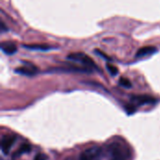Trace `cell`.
I'll return each mask as SVG.
<instances>
[{
	"label": "cell",
	"mask_w": 160,
	"mask_h": 160,
	"mask_svg": "<svg viewBox=\"0 0 160 160\" xmlns=\"http://www.w3.org/2000/svg\"><path fill=\"white\" fill-rule=\"evenodd\" d=\"M158 49L154 46H145L142 47L141 49L138 50L137 53H136V58H141V57H144L150 54H153L155 52H157Z\"/></svg>",
	"instance_id": "obj_8"
},
{
	"label": "cell",
	"mask_w": 160,
	"mask_h": 160,
	"mask_svg": "<svg viewBox=\"0 0 160 160\" xmlns=\"http://www.w3.org/2000/svg\"><path fill=\"white\" fill-rule=\"evenodd\" d=\"M102 149L98 146H93L84 150L79 157V160H101Z\"/></svg>",
	"instance_id": "obj_3"
},
{
	"label": "cell",
	"mask_w": 160,
	"mask_h": 160,
	"mask_svg": "<svg viewBox=\"0 0 160 160\" xmlns=\"http://www.w3.org/2000/svg\"><path fill=\"white\" fill-rule=\"evenodd\" d=\"M130 100L134 106H142L146 104H155L157 103V99L153 97L147 95H138V96H131Z\"/></svg>",
	"instance_id": "obj_5"
},
{
	"label": "cell",
	"mask_w": 160,
	"mask_h": 160,
	"mask_svg": "<svg viewBox=\"0 0 160 160\" xmlns=\"http://www.w3.org/2000/svg\"><path fill=\"white\" fill-rule=\"evenodd\" d=\"M31 151V145H29V144H27V143H25V144H22L21 147H20V149L15 153V155H14V158H19L20 156H22V155H23V154H25V153H28V152H30Z\"/></svg>",
	"instance_id": "obj_10"
},
{
	"label": "cell",
	"mask_w": 160,
	"mask_h": 160,
	"mask_svg": "<svg viewBox=\"0 0 160 160\" xmlns=\"http://www.w3.org/2000/svg\"><path fill=\"white\" fill-rule=\"evenodd\" d=\"M16 142V137L13 135H6L1 141V150L4 155H8L12 148L14 142Z\"/></svg>",
	"instance_id": "obj_6"
},
{
	"label": "cell",
	"mask_w": 160,
	"mask_h": 160,
	"mask_svg": "<svg viewBox=\"0 0 160 160\" xmlns=\"http://www.w3.org/2000/svg\"><path fill=\"white\" fill-rule=\"evenodd\" d=\"M15 72L23 76H35L38 72V68L29 62H22V66L15 69Z\"/></svg>",
	"instance_id": "obj_4"
},
{
	"label": "cell",
	"mask_w": 160,
	"mask_h": 160,
	"mask_svg": "<svg viewBox=\"0 0 160 160\" xmlns=\"http://www.w3.org/2000/svg\"><path fill=\"white\" fill-rule=\"evenodd\" d=\"M107 149L111 160H125L128 157V151L119 142H112Z\"/></svg>",
	"instance_id": "obj_2"
},
{
	"label": "cell",
	"mask_w": 160,
	"mask_h": 160,
	"mask_svg": "<svg viewBox=\"0 0 160 160\" xmlns=\"http://www.w3.org/2000/svg\"><path fill=\"white\" fill-rule=\"evenodd\" d=\"M23 47L28 49V50L42 51V52H46V51H49V50L52 49V47H51V46H49L47 44H26Z\"/></svg>",
	"instance_id": "obj_9"
},
{
	"label": "cell",
	"mask_w": 160,
	"mask_h": 160,
	"mask_svg": "<svg viewBox=\"0 0 160 160\" xmlns=\"http://www.w3.org/2000/svg\"><path fill=\"white\" fill-rule=\"evenodd\" d=\"M46 159V157L42 154H38V156H36L35 159L34 160H45Z\"/></svg>",
	"instance_id": "obj_13"
},
{
	"label": "cell",
	"mask_w": 160,
	"mask_h": 160,
	"mask_svg": "<svg viewBox=\"0 0 160 160\" xmlns=\"http://www.w3.org/2000/svg\"><path fill=\"white\" fill-rule=\"evenodd\" d=\"M67 59L72 62L80 63L81 65H82V67L89 69L91 72L93 70H98V66L95 64V62L83 52H72L67 56Z\"/></svg>",
	"instance_id": "obj_1"
},
{
	"label": "cell",
	"mask_w": 160,
	"mask_h": 160,
	"mask_svg": "<svg viewBox=\"0 0 160 160\" xmlns=\"http://www.w3.org/2000/svg\"><path fill=\"white\" fill-rule=\"evenodd\" d=\"M107 69H108V71L110 72V74L111 75H112V76H115V75H117V73H118V69H117V68L115 67V66H113V65H111V64H107Z\"/></svg>",
	"instance_id": "obj_11"
},
{
	"label": "cell",
	"mask_w": 160,
	"mask_h": 160,
	"mask_svg": "<svg viewBox=\"0 0 160 160\" xmlns=\"http://www.w3.org/2000/svg\"><path fill=\"white\" fill-rule=\"evenodd\" d=\"M119 83H120V85H122L125 88H130L131 87V82L127 78H121L119 81Z\"/></svg>",
	"instance_id": "obj_12"
},
{
	"label": "cell",
	"mask_w": 160,
	"mask_h": 160,
	"mask_svg": "<svg viewBox=\"0 0 160 160\" xmlns=\"http://www.w3.org/2000/svg\"><path fill=\"white\" fill-rule=\"evenodd\" d=\"M1 50L4 53L11 55L16 53L17 52V46L14 42L11 41H6V42H2L1 43Z\"/></svg>",
	"instance_id": "obj_7"
}]
</instances>
